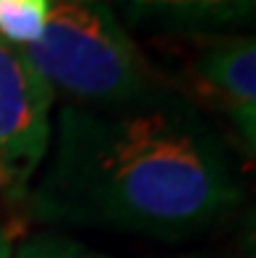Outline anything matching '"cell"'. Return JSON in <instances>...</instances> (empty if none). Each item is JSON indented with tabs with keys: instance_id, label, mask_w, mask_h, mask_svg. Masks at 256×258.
<instances>
[{
	"instance_id": "cell-1",
	"label": "cell",
	"mask_w": 256,
	"mask_h": 258,
	"mask_svg": "<svg viewBox=\"0 0 256 258\" xmlns=\"http://www.w3.org/2000/svg\"><path fill=\"white\" fill-rule=\"evenodd\" d=\"M240 188L225 139L186 99L126 110L68 107L37 188L44 217L183 240L217 224Z\"/></svg>"
},
{
	"instance_id": "cell-2",
	"label": "cell",
	"mask_w": 256,
	"mask_h": 258,
	"mask_svg": "<svg viewBox=\"0 0 256 258\" xmlns=\"http://www.w3.org/2000/svg\"><path fill=\"white\" fill-rule=\"evenodd\" d=\"M24 52L53 92L84 110H126L160 97L139 47L105 3H50L39 39Z\"/></svg>"
},
{
	"instance_id": "cell-3",
	"label": "cell",
	"mask_w": 256,
	"mask_h": 258,
	"mask_svg": "<svg viewBox=\"0 0 256 258\" xmlns=\"http://www.w3.org/2000/svg\"><path fill=\"white\" fill-rule=\"evenodd\" d=\"M53 97L24 47L0 39V170L11 183H26L47 154Z\"/></svg>"
},
{
	"instance_id": "cell-4",
	"label": "cell",
	"mask_w": 256,
	"mask_h": 258,
	"mask_svg": "<svg viewBox=\"0 0 256 258\" xmlns=\"http://www.w3.org/2000/svg\"><path fill=\"white\" fill-rule=\"evenodd\" d=\"M188 92L199 104L233 123L240 146H256V44L251 37H225L204 44L188 66Z\"/></svg>"
},
{
	"instance_id": "cell-5",
	"label": "cell",
	"mask_w": 256,
	"mask_h": 258,
	"mask_svg": "<svg viewBox=\"0 0 256 258\" xmlns=\"http://www.w3.org/2000/svg\"><path fill=\"white\" fill-rule=\"evenodd\" d=\"M126 6L139 16H155L162 21L228 24L251 16L253 0H126Z\"/></svg>"
},
{
	"instance_id": "cell-6",
	"label": "cell",
	"mask_w": 256,
	"mask_h": 258,
	"mask_svg": "<svg viewBox=\"0 0 256 258\" xmlns=\"http://www.w3.org/2000/svg\"><path fill=\"white\" fill-rule=\"evenodd\" d=\"M50 0H0V39L13 47L34 44L44 29Z\"/></svg>"
},
{
	"instance_id": "cell-7",
	"label": "cell",
	"mask_w": 256,
	"mask_h": 258,
	"mask_svg": "<svg viewBox=\"0 0 256 258\" xmlns=\"http://www.w3.org/2000/svg\"><path fill=\"white\" fill-rule=\"evenodd\" d=\"M16 258H94V255H86L71 245H63V242H34V245L24 248Z\"/></svg>"
},
{
	"instance_id": "cell-8",
	"label": "cell",
	"mask_w": 256,
	"mask_h": 258,
	"mask_svg": "<svg viewBox=\"0 0 256 258\" xmlns=\"http://www.w3.org/2000/svg\"><path fill=\"white\" fill-rule=\"evenodd\" d=\"M8 255V248H6V240H3V232H0V258Z\"/></svg>"
},
{
	"instance_id": "cell-9",
	"label": "cell",
	"mask_w": 256,
	"mask_h": 258,
	"mask_svg": "<svg viewBox=\"0 0 256 258\" xmlns=\"http://www.w3.org/2000/svg\"><path fill=\"white\" fill-rule=\"evenodd\" d=\"M76 3H99V0H76Z\"/></svg>"
}]
</instances>
